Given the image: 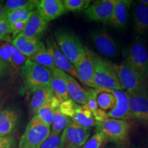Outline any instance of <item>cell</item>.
Wrapping results in <instances>:
<instances>
[{
  "mask_svg": "<svg viewBox=\"0 0 148 148\" xmlns=\"http://www.w3.org/2000/svg\"><path fill=\"white\" fill-rule=\"evenodd\" d=\"M55 37L60 51L74 66H76L86 55L87 47H84L75 33L69 29H57Z\"/></svg>",
  "mask_w": 148,
  "mask_h": 148,
  "instance_id": "6da1fadb",
  "label": "cell"
},
{
  "mask_svg": "<svg viewBox=\"0 0 148 148\" xmlns=\"http://www.w3.org/2000/svg\"><path fill=\"white\" fill-rule=\"evenodd\" d=\"M113 65L123 90H126V92L130 94L148 95L147 79L125 62L119 64H113Z\"/></svg>",
  "mask_w": 148,
  "mask_h": 148,
  "instance_id": "7a4b0ae2",
  "label": "cell"
},
{
  "mask_svg": "<svg viewBox=\"0 0 148 148\" xmlns=\"http://www.w3.org/2000/svg\"><path fill=\"white\" fill-rule=\"evenodd\" d=\"M95 73L94 82L98 88L110 90H123L113 63L106 59L101 58L94 53Z\"/></svg>",
  "mask_w": 148,
  "mask_h": 148,
  "instance_id": "3957f363",
  "label": "cell"
},
{
  "mask_svg": "<svg viewBox=\"0 0 148 148\" xmlns=\"http://www.w3.org/2000/svg\"><path fill=\"white\" fill-rule=\"evenodd\" d=\"M125 63L148 79L147 47L141 36H136L124 52Z\"/></svg>",
  "mask_w": 148,
  "mask_h": 148,
  "instance_id": "277c9868",
  "label": "cell"
},
{
  "mask_svg": "<svg viewBox=\"0 0 148 148\" xmlns=\"http://www.w3.org/2000/svg\"><path fill=\"white\" fill-rule=\"evenodd\" d=\"M51 132V126L34 115L27 124L18 148H40Z\"/></svg>",
  "mask_w": 148,
  "mask_h": 148,
  "instance_id": "5b68a950",
  "label": "cell"
},
{
  "mask_svg": "<svg viewBox=\"0 0 148 148\" xmlns=\"http://www.w3.org/2000/svg\"><path fill=\"white\" fill-rule=\"evenodd\" d=\"M21 71L27 87L32 92L50 84L52 72L29 59L21 67Z\"/></svg>",
  "mask_w": 148,
  "mask_h": 148,
  "instance_id": "8992f818",
  "label": "cell"
},
{
  "mask_svg": "<svg viewBox=\"0 0 148 148\" xmlns=\"http://www.w3.org/2000/svg\"><path fill=\"white\" fill-rule=\"evenodd\" d=\"M97 131H100L107 140L116 144H123L128 138L130 124L127 121L108 118L101 123H96Z\"/></svg>",
  "mask_w": 148,
  "mask_h": 148,
  "instance_id": "52a82bcc",
  "label": "cell"
},
{
  "mask_svg": "<svg viewBox=\"0 0 148 148\" xmlns=\"http://www.w3.org/2000/svg\"><path fill=\"white\" fill-rule=\"evenodd\" d=\"M90 132V128L82 127L73 122L61 134L63 147L81 148L89 138Z\"/></svg>",
  "mask_w": 148,
  "mask_h": 148,
  "instance_id": "ba28073f",
  "label": "cell"
},
{
  "mask_svg": "<svg viewBox=\"0 0 148 148\" xmlns=\"http://www.w3.org/2000/svg\"><path fill=\"white\" fill-rule=\"evenodd\" d=\"M116 0H98L90 3L84 10L85 16L92 21L109 24L112 18Z\"/></svg>",
  "mask_w": 148,
  "mask_h": 148,
  "instance_id": "9c48e42d",
  "label": "cell"
},
{
  "mask_svg": "<svg viewBox=\"0 0 148 148\" xmlns=\"http://www.w3.org/2000/svg\"><path fill=\"white\" fill-rule=\"evenodd\" d=\"M90 38L99 52L108 58H116L119 49L114 38L104 29H97L90 34Z\"/></svg>",
  "mask_w": 148,
  "mask_h": 148,
  "instance_id": "30bf717a",
  "label": "cell"
},
{
  "mask_svg": "<svg viewBox=\"0 0 148 148\" xmlns=\"http://www.w3.org/2000/svg\"><path fill=\"white\" fill-rule=\"evenodd\" d=\"M77 74V79L86 86L91 88H97L94 82L95 59L94 52L86 48V53L75 66Z\"/></svg>",
  "mask_w": 148,
  "mask_h": 148,
  "instance_id": "8fae6325",
  "label": "cell"
},
{
  "mask_svg": "<svg viewBox=\"0 0 148 148\" xmlns=\"http://www.w3.org/2000/svg\"><path fill=\"white\" fill-rule=\"evenodd\" d=\"M108 90L113 94L116 99L114 106L107 112L108 118L125 121L133 119L129 108L128 93L123 90Z\"/></svg>",
  "mask_w": 148,
  "mask_h": 148,
  "instance_id": "7c38bea8",
  "label": "cell"
},
{
  "mask_svg": "<svg viewBox=\"0 0 148 148\" xmlns=\"http://www.w3.org/2000/svg\"><path fill=\"white\" fill-rule=\"evenodd\" d=\"M36 10L47 23L66 12L61 0H38Z\"/></svg>",
  "mask_w": 148,
  "mask_h": 148,
  "instance_id": "4fadbf2b",
  "label": "cell"
},
{
  "mask_svg": "<svg viewBox=\"0 0 148 148\" xmlns=\"http://www.w3.org/2000/svg\"><path fill=\"white\" fill-rule=\"evenodd\" d=\"M46 44V47L52 56L56 67L60 71L69 74L73 78L77 79V74L75 66L62 53L56 42L54 41L51 42L50 40H47Z\"/></svg>",
  "mask_w": 148,
  "mask_h": 148,
  "instance_id": "5bb4252c",
  "label": "cell"
},
{
  "mask_svg": "<svg viewBox=\"0 0 148 148\" xmlns=\"http://www.w3.org/2000/svg\"><path fill=\"white\" fill-rule=\"evenodd\" d=\"M129 108L133 119L148 121V95L128 93Z\"/></svg>",
  "mask_w": 148,
  "mask_h": 148,
  "instance_id": "9a60e30c",
  "label": "cell"
},
{
  "mask_svg": "<svg viewBox=\"0 0 148 148\" xmlns=\"http://www.w3.org/2000/svg\"><path fill=\"white\" fill-rule=\"evenodd\" d=\"M47 22L40 15L38 11L35 10L27 21L23 32L19 35L29 38H38L45 32L47 27Z\"/></svg>",
  "mask_w": 148,
  "mask_h": 148,
  "instance_id": "2e32d148",
  "label": "cell"
},
{
  "mask_svg": "<svg viewBox=\"0 0 148 148\" xmlns=\"http://www.w3.org/2000/svg\"><path fill=\"white\" fill-rule=\"evenodd\" d=\"M132 3L131 0H116L113 14L109 23L111 26L116 29H123L126 26Z\"/></svg>",
  "mask_w": 148,
  "mask_h": 148,
  "instance_id": "e0dca14e",
  "label": "cell"
},
{
  "mask_svg": "<svg viewBox=\"0 0 148 148\" xmlns=\"http://www.w3.org/2000/svg\"><path fill=\"white\" fill-rule=\"evenodd\" d=\"M11 44L27 59L32 56L40 48L45 45L38 38H29L20 35L14 38Z\"/></svg>",
  "mask_w": 148,
  "mask_h": 148,
  "instance_id": "ac0fdd59",
  "label": "cell"
},
{
  "mask_svg": "<svg viewBox=\"0 0 148 148\" xmlns=\"http://www.w3.org/2000/svg\"><path fill=\"white\" fill-rule=\"evenodd\" d=\"M134 32L137 36L148 35V7L139 1L135 3L133 12Z\"/></svg>",
  "mask_w": 148,
  "mask_h": 148,
  "instance_id": "d6986e66",
  "label": "cell"
},
{
  "mask_svg": "<svg viewBox=\"0 0 148 148\" xmlns=\"http://www.w3.org/2000/svg\"><path fill=\"white\" fill-rule=\"evenodd\" d=\"M63 75L69 98L79 105L86 104L88 100L87 90L83 88L76 79L69 74L64 72Z\"/></svg>",
  "mask_w": 148,
  "mask_h": 148,
  "instance_id": "ffe728a7",
  "label": "cell"
},
{
  "mask_svg": "<svg viewBox=\"0 0 148 148\" xmlns=\"http://www.w3.org/2000/svg\"><path fill=\"white\" fill-rule=\"evenodd\" d=\"M51 72H52V76H51L49 86L53 96H55L60 102H62L69 98L66 89L65 80L64 78V72L57 68Z\"/></svg>",
  "mask_w": 148,
  "mask_h": 148,
  "instance_id": "44dd1931",
  "label": "cell"
},
{
  "mask_svg": "<svg viewBox=\"0 0 148 148\" xmlns=\"http://www.w3.org/2000/svg\"><path fill=\"white\" fill-rule=\"evenodd\" d=\"M18 117L17 112L12 109L0 111V136H8L13 131Z\"/></svg>",
  "mask_w": 148,
  "mask_h": 148,
  "instance_id": "7402d4cb",
  "label": "cell"
},
{
  "mask_svg": "<svg viewBox=\"0 0 148 148\" xmlns=\"http://www.w3.org/2000/svg\"><path fill=\"white\" fill-rule=\"evenodd\" d=\"M53 97L50 86L40 88L33 92L30 101V110L32 114H36L38 110L42 108Z\"/></svg>",
  "mask_w": 148,
  "mask_h": 148,
  "instance_id": "603a6c76",
  "label": "cell"
},
{
  "mask_svg": "<svg viewBox=\"0 0 148 148\" xmlns=\"http://www.w3.org/2000/svg\"><path fill=\"white\" fill-rule=\"evenodd\" d=\"M72 121L80 126L87 128H90L96 125L93 115L86 104L77 105L72 117Z\"/></svg>",
  "mask_w": 148,
  "mask_h": 148,
  "instance_id": "cb8c5ba5",
  "label": "cell"
},
{
  "mask_svg": "<svg viewBox=\"0 0 148 148\" xmlns=\"http://www.w3.org/2000/svg\"><path fill=\"white\" fill-rule=\"evenodd\" d=\"M60 101L55 96L51 98L47 103L40 108L35 115L38 116L41 121L51 126L54 112L58 108Z\"/></svg>",
  "mask_w": 148,
  "mask_h": 148,
  "instance_id": "d4e9b609",
  "label": "cell"
},
{
  "mask_svg": "<svg viewBox=\"0 0 148 148\" xmlns=\"http://www.w3.org/2000/svg\"><path fill=\"white\" fill-rule=\"evenodd\" d=\"M29 60L36 62L37 64L50 70L51 71H53V70L56 69L52 56L48 51L45 45L40 48L32 56H31Z\"/></svg>",
  "mask_w": 148,
  "mask_h": 148,
  "instance_id": "484cf974",
  "label": "cell"
},
{
  "mask_svg": "<svg viewBox=\"0 0 148 148\" xmlns=\"http://www.w3.org/2000/svg\"><path fill=\"white\" fill-rule=\"evenodd\" d=\"M97 91V102L98 106L103 110H111L115 104V97L108 89L102 88H95Z\"/></svg>",
  "mask_w": 148,
  "mask_h": 148,
  "instance_id": "4316f807",
  "label": "cell"
},
{
  "mask_svg": "<svg viewBox=\"0 0 148 148\" xmlns=\"http://www.w3.org/2000/svg\"><path fill=\"white\" fill-rule=\"evenodd\" d=\"M38 0H7L3 3L7 12L16 10L34 11Z\"/></svg>",
  "mask_w": 148,
  "mask_h": 148,
  "instance_id": "83f0119b",
  "label": "cell"
},
{
  "mask_svg": "<svg viewBox=\"0 0 148 148\" xmlns=\"http://www.w3.org/2000/svg\"><path fill=\"white\" fill-rule=\"evenodd\" d=\"M72 123L73 121L70 118L64 115L58 108L53 114L51 124V132L61 134L62 131Z\"/></svg>",
  "mask_w": 148,
  "mask_h": 148,
  "instance_id": "f1b7e54d",
  "label": "cell"
},
{
  "mask_svg": "<svg viewBox=\"0 0 148 148\" xmlns=\"http://www.w3.org/2000/svg\"><path fill=\"white\" fill-rule=\"evenodd\" d=\"M34 11L28 10H16L7 12L6 21L9 25L12 24L18 21H28Z\"/></svg>",
  "mask_w": 148,
  "mask_h": 148,
  "instance_id": "f546056e",
  "label": "cell"
},
{
  "mask_svg": "<svg viewBox=\"0 0 148 148\" xmlns=\"http://www.w3.org/2000/svg\"><path fill=\"white\" fill-rule=\"evenodd\" d=\"M107 140L103 132L97 131L81 148H103Z\"/></svg>",
  "mask_w": 148,
  "mask_h": 148,
  "instance_id": "4dcf8cb0",
  "label": "cell"
},
{
  "mask_svg": "<svg viewBox=\"0 0 148 148\" xmlns=\"http://www.w3.org/2000/svg\"><path fill=\"white\" fill-rule=\"evenodd\" d=\"M62 1L66 11L71 12L84 11L91 3L90 0H64Z\"/></svg>",
  "mask_w": 148,
  "mask_h": 148,
  "instance_id": "1f68e13d",
  "label": "cell"
},
{
  "mask_svg": "<svg viewBox=\"0 0 148 148\" xmlns=\"http://www.w3.org/2000/svg\"><path fill=\"white\" fill-rule=\"evenodd\" d=\"M77 105L78 104L74 102L71 98H69L66 100L60 102L58 109L64 115L66 116L72 120V117H73Z\"/></svg>",
  "mask_w": 148,
  "mask_h": 148,
  "instance_id": "d6a6232c",
  "label": "cell"
},
{
  "mask_svg": "<svg viewBox=\"0 0 148 148\" xmlns=\"http://www.w3.org/2000/svg\"><path fill=\"white\" fill-rule=\"evenodd\" d=\"M40 148H64L61 138V134H56L50 132L49 136L45 140Z\"/></svg>",
  "mask_w": 148,
  "mask_h": 148,
  "instance_id": "836d02e7",
  "label": "cell"
},
{
  "mask_svg": "<svg viewBox=\"0 0 148 148\" xmlns=\"http://www.w3.org/2000/svg\"><path fill=\"white\" fill-rule=\"evenodd\" d=\"M9 45H10L11 54H12V61H13V63L15 66L16 69H17L18 67H22L23 64H25V62H26L27 58L22 54L12 44L9 43Z\"/></svg>",
  "mask_w": 148,
  "mask_h": 148,
  "instance_id": "e575fe53",
  "label": "cell"
},
{
  "mask_svg": "<svg viewBox=\"0 0 148 148\" xmlns=\"http://www.w3.org/2000/svg\"><path fill=\"white\" fill-rule=\"evenodd\" d=\"M0 58L3 61H5L8 65L12 66L14 69H16L13 61H12V54H11L10 45H9L8 42H4L0 45Z\"/></svg>",
  "mask_w": 148,
  "mask_h": 148,
  "instance_id": "d590c367",
  "label": "cell"
},
{
  "mask_svg": "<svg viewBox=\"0 0 148 148\" xmlns=\"http://www.w3.org/2000/svg\"><path fill=\"white\" fill-rule=\"evenodd\" d=\"M12 29L6 21H0V40L10 41L12 40Z\"/></svg>",
  "mask_w": 148,
  "mask_h": 148,
  "instance_id": "8d00e7d4",
  "label": "cell"
},
{
  "mask_svg": "<svg viewBox=\"0 0 148 148\" xmlns=\"http://www.w3.org/2000/svg\"><path fill=\"white\" fill-rule=\"evenodd\" d=\"M27 23V21H18L11 25L10 27L11 29H12L11 37H12V38L14 39V38H16L18 35H19L22 32H23V30L24 28H25Z\"/></svg>",
  "mask_w": 148,
  "mask_h": 148,
  "instance_id": "74e56055",
  "label": "cell"
},
{
  "mask_svg": "<svg viewBox=\"0 0 148 148\" xmlns=\"http://www.w3.org/2000/svg\"><path fill=\"white\" fill-rule=\"evenodd\" d=\"M15 140L11 136H0V148H14Z\"/></svg>",
  "mask_w": 148,
  "mask_h": 148,
  "instance_id": "f35d334b",
  "label": "cell"
},
{
  "mask_svg": "<svg viewBox=\"0 0 148 148\" xmlns=\"http://www.w3.org/2000/svg\"><path fill=\"white\" fill-rule=\"evenodd\" d=\"M8 66V64L0 58V77L3 75V74H5Z\"/></svg>",
  "mask_w": 148,
  "mask_h": 148,
  "instance_id": "ab89813d",
  "label": "cell"
},
{
  "mask_svg": "<svg viewBox=\"0 0 148 148\" xmlns=\"http://www.w3.org/2000/svg\"><path fill=\"white\" fill-rule=\"evenodd\" d=\"M7 16V12L5 10L3 4L0 2V21H5Z\"/></svg>",
  "mask_w": 148,
  "mask_h": 148,
  "instance_id": "60d3db41",
  "label": "cell"
},
{
  "mask_svg": "<svg viewBox=\"0 0 148 148\" xmlns=\"http://www.w3.org/2000/svg\"><path fill=\"white\" fill-rule=\"evenodd\" d=\"M2 94H0V111H1V109L3 106V103H5V96H2Z\"/></svg>",
  "mask_w": 148,
  "mask_h": 148,
  "instance_id": "b9f144b4",
  "label": "cell"
},
{
  "mask_svg": "<svg viewBox=\"0 0 148 148\" xmlns=\"http://www.w3.org/2000/svg\"><path fill=\"white\" fill-rule=\"evenodd\" d=\"M139 1L140 3H142V4L145 5V6L148 7V0H140V1Z\"/></svg>",
  "mask_w": 148,
  "mask_h": 148,
  "instance_id": "7bdbcfd3",
  "label": "cell"
},
{
  "mask_svg": "<svg viewBox=\"0 0 148 148\" xmlns=\"http://www.w3.org/2000/svg\"><path fill=\"white\" fill-rule=\"evenodd\" d=\"M107 148H122L121 146H117V145H113V146H109Z\"/></svg>",
  "mask_w": 148,
  "mask_h": 148,
  "instance_id": "ee69618b",
  "label": "cell"
},
{
  "mask_svg": "<svg viewBox=\"0 0 148 148\" xmlns=\"http://www.w3.org/2000/svg\"><path fill=\"white\" fill-rule=\"evenodd\" d=\"M147 55H148V47H147Z\"/></svg>",
  "mask_w": 148,
  "mask_h": 148,
  "instance_id": "f6af8a7d",
  "label": "cell"
}]
</instances>
